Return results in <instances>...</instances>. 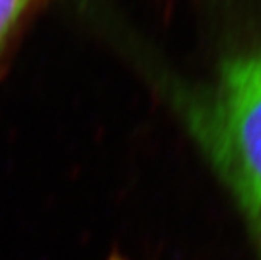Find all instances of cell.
Listing matches in <instances>:
<instances>
[{
  "label": "cell",
  "instance_id": "cell-1",
  "mask_svg": "<svg viewBox=\"0 0 261 260\" xmlns=\"http://www.w3.org/2000/svg\"><path fill=\"white\" fill-rule=\"evenodd\" d=\"M186 116L261 245V47L225 57Z\"/></svg>",
  "mask_w": 261,
  "mask_h": 260
},
{
  "label": "cell",
  "instance_id": "cell-2",
  "mask_svg": "<svg viewBox=\"0 0 261 260\" xmlns=\"http://www.w3.org/2000/svg\"><path fill=\"white\" fill-rule=\"evenodd\" d=\"M55 0H0V83L5 82L41 17Z\"/></svg>",
  "mask_w": 261,
  "mask_h": 260
}]
</instances>
